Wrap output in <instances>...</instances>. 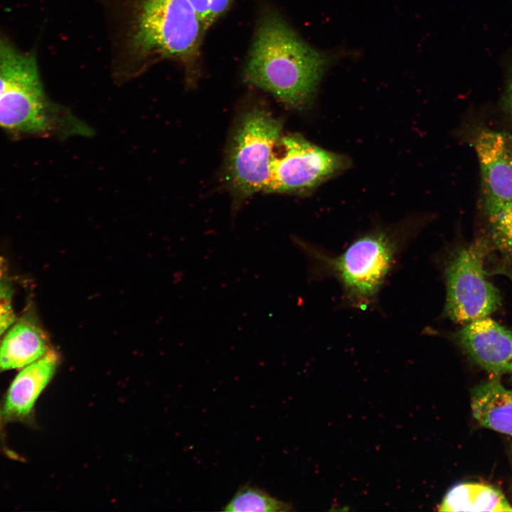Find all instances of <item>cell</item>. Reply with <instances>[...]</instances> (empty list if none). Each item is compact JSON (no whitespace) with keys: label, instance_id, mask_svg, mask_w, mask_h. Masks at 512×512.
<instances>
[{"label":"cell","instance_id":"1","mask_svg":"<svg viewBox=\"0 0 512 512\" xmlns=\"http://www.w3.org/2000/svg\"><path fill=\"white\" fill-rule=\"evenodd\" d=\"M327 64L324 54L302 40L277 13L269 11L258 23L243 79L302 111L311 105Z\"/></svg>","mask_w":512,"mask_h":512},{"label":"cell","instance_id":"2","mask_svg":"<svg viewBox=\"0 0 512 512\" xmlns=\"http://www.w3.org/2000/svg\"><path fill=\"white\" fill-rule=\"evenodd\" d=\"M409 226L378 228L355 240L343 252L330 255L294 237V244L307 257L309 274L336 279L348 303L364 309L375 298L404 243Z\"/></svg>","mask_w":512,"mask_h":512},{"label":"cell","instance_id":"3","mask_svg":"<svg viewBox=\"0 0 512 512\" xmlns=\"http://www.w3.org/2000/svg\"><path fill=\"white\" fill-rule=\"evenodd\" d=\"M128 48L139 59L188 60L204 30L189 0H132Z\"/></svg>","mask_w":512,"mask_h":512},{"label":"cell","instance_id":"4","mask_svg":"<svg viewBox=\"0 0 512 512\" xmlns=\"http://www.w3.org/2000/svg\"><path fill=\"white\" fill-rule=\"evenodd\" d=\"M282 129V121L262 105H253L240 115L229 140L223 175L234 207L264 191Z\"/></svg>","mask_w":512,"mask_h":512},{"label":"cell","instance_id":"5","mask_svg":"<svg viewBox=\"0 0 512 512\" xmlns=\"http://www.w3.org/2000/svg\"><path fill=\"white\" fill-rule=\"evenodd\" d=\"M488 250V242L476 239L456 248L446 261L444 314L457 324L490 316L501 307L499 290L488 279L485 268Z\"/></svg>","mask_w":512,"mask_h":512},{"label":"cell","instance_id":"6","mask_svg":"<svg viewBox=\"0 0 512 512\" xmlns=\"http://www.w3.org/2000/svg\"><path fill=\"white\" fill-rule=\"evenodd\" d=\"M351 165L347 156L324 149L300 134H282L274 149L263 192L308 195Z\"/></svg>","mask_w":512,"mask_h":512},{"label":"cell","instance_id":"7","mask_svg":"<svg viewBox=\"0 0 512 512\" xmlns=\"http://www.w3.org/2000/svg\"><path fill=\"white\" fill-rule=\"evenodd\" d=\"M454 341L489 378L512 370V331L490 316L471 321L452 335Z\"/></svg>","mask_w":512,"mask_h":512},{"label":"cell","instance_id":"8","mask_svg":"<svg viewBox=\"0 0 512 512\" xmlns=\"http://www.w3.org/2000/svg\"><path fill=\"white\" fill-rule=\"evenodd\" d=\"M471 144L477 156L484 191V203H512V149L501 132L479 129Z\"/></svg>","mask_w":512,"mask_h":512},{"label":"cell","instance_id":"9","mask_svg":"<svg viewBox=\"0 0 512 512\" xmlns=\"http://www.w3.org/2000/svg\"><path fill=\"white\" fill-rule=\"evenodd\" d=\"M57 354L48 353L23 368L13 380L1 411L4 419L28 416L38 396L52 378L58 364Z\"/></svg>","mask_w":512,"mask_h":512},{"label":"cell","instance_id":"10","mask_svg":"<svg viewBox=\"0 0 512 512\" xmlns=\"http://www.w3.org/2000/svg\"><path fill=\"white\" fill-rule=\"evenodd\" d=\"M48 351L43 331L33 319L22 317L8 329L0 342V372L24 368Z\"/></svg>","mask_w":512,"mask_h":512},{"label":"cell","instance_id":"11","mask_svg":"<svg viewBox=\"0 0 512 512\" xmlns=\"http://www.w3.org/2000/svg\"><path fill=\"white\" fill-rule=\"evenodd\" d=\"M489 378L471 392L472 416L483 427L512 436V390Z\"/></svg>","mask_w":512,"mask_h":512},{"label":"cell","instance_id":"12","mask_svg":"<svg viewBox=\"0 0 512 512\" xmlns=\"http://www.w3.org/2000/svg\"><path fill=\"white\" fill-rule=\"evenodd\" d=\"M439 511H512V505L494 486L479 482L453 486L445 494Z\"/></svg>","mask_w":512,"mask_h":512},{"label":"cell","instance_id":"13","mask_svg":"<svg viewBox=\"0 0 512 512\" xmlns=\"http://www.w3.org/2000/svg\"><path fill=\"white\" fill-rule=\"evenodd\" d=\"M491 245L512 265V203H486Z\"/></svg>","mask_w":512,"mask_h":512},{"label":"cell","instance_id":"14","mask_svg":"<svg viewBox=\"0 0 512 512\" xmlns=\"http://www.w3.org/2000/svg\"><path fill=\"white\" fill-rule=\"evenodd\" d=\"M223 511L285 512L292 511L293 508L290 503L278 500L257 487L246 485L239 489Z\"/></svg>","mask_w":512,"mask_h":512},{"label":"cell","instance_id":"15","mask_svg":"<svg viewBox=\"0 0 512 512\" xmlns=\"http://www.w3.org/2000/svg\"><path fill=\"white\" fill-rule=\"evenodd\" d=\"M0 265V338L16 320L13 307L14 289Z\"/></svg>","mask_w":512,"mask_h":512},{"label":"cell","instance_id":"16","mask_svg":"<svg viewBox=\"0 0 512 512\" xmlns=\"http://www.w3.org/2000/svg\"><path fill=\"white\" fill-rule=\"evenodd\" d=\"M195 9L204 31L230 6L233 0H189Z\"/></svg>","mask_w":512,"mask_h":512},{"label":"cell","instance_id":"17","mask_svg":"<svg viewBox=\"0 0 512 512\" xmlns=\"http://www.w3.org/2000/svg\"><path fill=\"white\" fill-rule=\"evenodd\" d=\"M503 106L512 119V75L508 82L503 96Z\"/></svg>","mask_w":512,"mask_h":512},{"label":"cell","instance_id":"18","mask_svg":"<svg viewBox=\"0 0 512 512\" xmlns=\"http://www.w3.org/2000/svg\"><path fill=\"white\" fill-rule=\"evenodd\" d=\"M509 375H511V383H512V370H511V373H510Z\"/></svg>","mask_w":512,"mask_h":512}]
</instances>
